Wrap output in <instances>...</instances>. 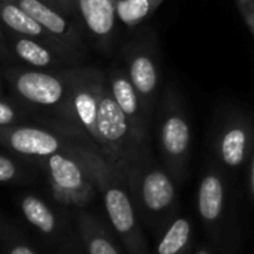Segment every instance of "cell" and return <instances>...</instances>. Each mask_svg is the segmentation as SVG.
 Listing matches in <instances>:
<instances>
[{
	"label": "cell",
	"instance_id": "obj_1",
	"mask_svg": "<svg viewBox=\"0 0 254 254\" xmlns=\"http://www.w3.org/2000/svg\"><path fill=\"white\" fill-rule=\"evenodd\" d=\"M67 151L79 159L102 194L103 206L114 235L127 254H153L139 223L130 190L124 178L93 147L69 145Z\"/></svg>",
	"mask_w": 254,
	"mask_h": 254
},
{
	"label": "cell",
	"instance_id": "obj_2",
	"mask_svg": "<svg viewBox=\"0 0 254 254\" xmlns=\"http://www.w3.org/2000/svg\"><path fill=\"white\" fill-rule=\"evenodd\" d=\"M127 187L130 190L135 208L154 232L165 229L178 217L177 211V187L175 180L157 162L151 151L144 154L127 175Z\"/></svg>",
	"mask_w": 254,
	"mask_h": 254
},
{
	"label": "cell",
	"instance_id": "obj_3",
	"mask_svg": "<svg viewBox=\"0 0 254 254\" xmlns=\"http://www.w3.org/2000/svg\"><path fill=\"white\" fill-rule=\"evenodd\" d=\"M156 142L162 163L177 184L183 183L189 172L191 127L184 100L172 84L165 87L157 103Z\"/></svg>",
	"mask_w": 254,
	"mask_h": 254
},
{
	"label": "cell",
	"instance_id": "obj_4",
	"mask_svg": "<svg viewBox=\"0 0 254 254\" xmlns=\"http://www.w3.org/2000/svg\"><path fill=\"white\" fill-rule=\"evenodd\" d=\"M120 56L147 114L153 118L162 85L160 50L154 29L147 24L135 29L130 38L121 45Z\"/></svg>",
	"mask_w": 254,
	"mask_h": 254
},
{
	"label": "cell",
	"instance_id": "obj_5",
	"mask_svg": "<svg viewBox=\"0 0 254 254\" xmlns=\"http://www.w3.org/2000/svg\"><path fill=\"white\" fill-rule=\"evenodd\" d=\"M69 99L64 117L87 139V145L94 147L97 138V112L100 94L106 82V70L97 67H81L67 70Z\"/></svg>",
	"mask_w": 254,
	"mask_h": 254
},
{
	"label": "cell",
	"instance_id": "obj_6",
	"mask_svg": "<svg viewBox=\"0 0 254 254\" xmlns=\"http://www.w3.org/2000/svg\"><path fill=\"white\" fill-rule=\"evenodd\" d=\"M50 184L54 197L69 206L87 205L97 187L85 166L70 151H60L47 160Z\"/></svg>",
	"mask_w": 254,
	"mask_h": 254
},
{
	"label": "cell",
	"instance_id": "obj_7",
	"mask_svg": "<svg viewBox=\"0 0 254 254\" xmlns=\"http://www.w3.org/2000/svg\"><path fill=\"white\" fill-rule=\"evenodd\" d=\"M254 148V123L242 111H230L214 135L212 150L218 163L236 171L251 157Z\"/></svg>",
	"mask_w": 254,
	"mask_h": 254
},
{
	"label": "cell",
	"instance_id": "obj_8",
	"mask_svg": "<svg viewBox=\"0 0 254 254\" xmlns=\"http://www.w3.org/2000/svg\"><path fill=\"white\" fill-rule=\"evenodd\" d=\"M106 76L111 93L129 121L136 142L144 148L151 147L150 126L153 118L147 114L142 100L123 63H114L112 67L106 70Z\"/></svg>",
	"mask_w": 254,
	"mask_h": 254
},
{
	"label": "cell",
	"instance_id": "obj_9",
	"mask_svg": "<svg viewBox=\"0 0 254 254\" xmlns=\"http://www.w3.org/2000/svg\"><path fill=\"white\" fill-rule=\"evenodd\" d=\"M18 94L30 103L45 108H60L66 112L69 99V73L60 75L44 70H24L14 76Z\"/></svg>",
	"mask_w": 254,
	"mask_h": 254
},
{
	"label": "cell",
	"instance_id": "obj_10",
	"mask_svg": "<svg viewBox=\"0 0 254 254\" xmlns=\"http://www.w3.org/2000/svg\"><path fill=\"white\" fill-rule=\"evenodd\" d=\"M120 0H78L76 11L91 44L103 54H112L117 44Z\"/></svg>",
	"mask_w": 254,
	"mask_h": 254
},
{
	"label": "cell",
	"instance_id": "obj_11",
	"mask_svg": "<svg viewBox=\"0 0 254 254\" xmlns=\"http://www.w3.org/2000/svg\"><path fill=\"white\" fill-rule=\"evenodd\" d=\"M36 20L70 56L84 51L79 30L53 5L44 0H11Z\"/></svg>",
	"mask_w": 254,
	"mask_h": 254
},
{
	"label": "cell",
	"instance_id": "obj_12",
	"mask_svg": "<svg viewBox=\"0 0 254 254\" xmlns=\"http://www.w3.org/2000/svg\"><path fill=\"white\" fill-rule=\"evenodd\" d=\"M227 189L223 175L217 169L206 171L197 189V212L211 236L218 238L224 221Z\"/></svg>",
	"mask_w": 254,
	"mask_h": 254
},
{
	"label": "cell",
	"instance_id": "obj_13",
	"mask_svg": "<svg viewBox=\"0 0 254 254\" xmlns=\"http://www.w3.org/2000/svg\"><path fill=\"white\" fill-rule=\"evenodd\" d=\"M0 142L18 154L47 159L69 148L57 135L39 127H0Z\"/></svg>",
	"mask_w": 254,
	"mask_h": 254
},
{
	"label": "cell",
	"instance_id": "obj_14",
	"mask_svg": "<svg viewBox=\"0 0 254 254\" xmlns=\"http://www.w3.org/2000/svg\"><path fill=\"white\" fill-rule=\"evenodd\" d=\"M78 230L87 254H127L114 232L111 233L93 214L78 215Z\"/></svg>",
	"mask_w": 254,
	"mask_h": 254
},
{
	"label": "cell",
	"instance_id": "obj_15",
	"mask_svg": "<svg viewBox=\"0 0 254 254\" xmlns=\"http://www.w3.org/2000/svg\"><path fill=\"white\" fill-rule=\"evenodd\" d=\"M0 20L3 21L8 29L18 35H24L33 39H44L56 51L69 54L36 20H33L23 8H20L11 0H0Z\"/></svg>",
	"mask_w": 254,
	"mask_h": 254
},
{
	"label": "cell",
	"instance_id": "obj_16",
	"mask_svg": "<svg viewBox=\"0 0 254 254\" xmlns=\"http://www.w3.org/2000/svg\"><path fill=\"white\" fill-rule=\"evenodd\" d=\"M153 254H193L191 221L178 215L160 235Z\"/></svg>",
	"mask_w": 254,
	"mask_h": 254
},
{
	"label": "cell",
	"instance_id": "obj_17",
	"mask_svg": "<svg viewBox=\"0 0 254 254\" xmlns=\"http://www.w3.org/2000/svg\"><path fill=\"white\" fill-rule=\"evenodd\" d=\"M21 211L26 220L41 233L54 235L59 230V221L51 208L36 196H26L21 200Z\"/></svg>",
	"mask_w": 254,
	"mask_h": 254
},
{
	"label": "cell",
	"instance_id": "obj_18",
	"mask_svg": "<svg viewBox=\"0 0 254 254\" xmlns=\"http://www.w3.org/2000/svg\"><path fill=\"white\" fill-rule=\"evenodd\" d=\"M15 54L30 66L35 67H48L62 63L60 57L53 51L54 48L42 45L33 38H23L15 42Z\"/></svg>",
	"mask_w": 254,
	"mask_h": 254
},
{
	"label": "cell",
	"instance_id": "obj_19",
	"mask_svg": "<svg viewBox=\"0 0 254 254\" xmlns=\"http://www.w3.org/2000/svg\"><path fill=\"white\" fill-rule=\"evenodd\" d=\"M156 12L150 0H120L117 3V17L127 29H138Z\"/></svg>",
	"mask_w": 254,
	"mask_h": 254
},
{
	"label": "cell",
	"instance_id": "obj_20",
	"mask_svg": "<svg viewBox=\"0 0 254 254\" xmlns=\"http://www.w3.org/2000/svg\"><path fill=\"white\" fill-rule=\"evenodd\" d=\"M2 245H3L2 248H3L5 254H36V251L27 242H24L21 238L12 236L9 233L3 235Z\"/></svg>",
	"mask_w": 254,
	"mask_h": 254
},
{
	"label": "cell",
	"instance_id": "obj_21",
	"mask_svg": "<svg viewBox=\"0 0 254 254\" xmlns=\"http://www.w3.org/2000/svg\"><path fill=\"white\" fill-rule=\"evenodd\" d=\"M17 174H18V169L15 163L5 156H0V183L12 181L17 177Z\"/></svg>",
	"mask_w": 254,
	"mask_h": 254
},
{
	"label": "cell",
	"instance_id": "obj_22",
	"mask_svg": "<svg viewBox=\"0 0 254 254\" xmlns=\"http://www.w3.org/2000/svg\"><path fill=\"white\" fill-rule=\"evenodd\" d=\"M17 114L14 111V108L5 102H0V127L9 126L15 121Z\"/></svg>",
	"mask_w": 254,
	"mask_h": 254
},
{
	"label": "cell",
	"instance_id": "obj_23",
	"mask_svg": "<svg viewBox=\"0 0 254 254\" xmlns=\"http://www.w3.org/2000/svg\"><path fill=\"white\" fill-rule=\"evenodd\" d=\"M236 6H238V11H239L241 17L244 18V21H245L250 33H251V36L254 38V14H253V11L245 3L239 2V0H236Z\"/></svg>",
	"mask_w": 254,
	"mask_h": 254
},
{
	"label": "cell",
	"instance_id": "obj_24",
	"mask_svg": "<svg viewBox=\"0 0 254 254\" xmlns=\"http://www.w3.org/2000/svg\"><path fill=\"white\" fill-rule=\"evenodd\" d=\"M76 2L78 0H53V6L66 15H72L76 11Z\"/></svg>",
	"mask_w": 254,
	"mask_h": 254
},
{
	"label": "cell",
	"instance_id": "obj_25",
	"mask_svg": "<svg viewBox=\"0 0 254 254\" xmlns=\"http://www.w3.org/2000/svg\"><path fill=\"white\" fill-rule=\"evenodd\" d=\"M250 165H248V191H250V197L254 202V148L250 157Z\"/></svg>",
	"mask_w": 254,
	"mask_h": 254
},
{
	"label": "cell",
	"instance_id": "obj_26",
	"mask_svg": "<svg viewBox=\"0 0 254 254\" xmlns=\"http://www.w3.org/2000/svg\"><path fill=\"white\" fill-rule=\"evenodd\" d=\"M193 254H212V251H211L206 245H200V247H197V248L193 251Z\"/></svg>",
	"mask_w": 254,
	"mask_h": 254
},
{
	"label": "cell",
	"instance_id": "obj_27",
	"mask_svg": "<svg viewBox=\"0 0 254 254\" xmlns=\"http://www.w3.org/2000/svg\"><path fill=\"white\" fill-rule=\"evenodd\" d=\"M239 2L245 3V5L253 11V14H254V0H239Z\"/></svg>",
	"mask_w": 254,
	"mask_h": 254
},
{
	"label": "cell",
	"instance_id": "obj_28",
	"mask_svg": "<svg viewBox=\"0 0 254 254\" xmlns=\"http://www.w3.org/2000/svg\"><path fill=\"white\" fill-rule=\"evenodd\" d=\"M150 2H151L153 8H154V9L157 11V8H159V6H160V5H162L163 2H165V0H150Z\"/></svg>",
	"mask_w": 254,
	"mask_h": 254
},
{
	"label": "cell",
	"instance_id": "obj_29",
	"mask_svg": "<svg viewBox=\"0 0 254 254\" xmlns=\"http://www.w3.org/2000/svg\"><path fill=\"white\" fill-rule=\"evenodd\" d=\"M44 2H47V3H50V5H53V0H44Z\"/></svg>",
	"mask_w": 254,
	"mask_h": 254
}]
</instances>
